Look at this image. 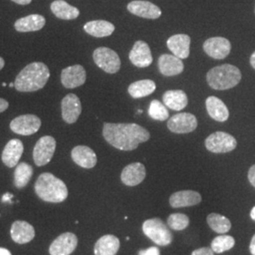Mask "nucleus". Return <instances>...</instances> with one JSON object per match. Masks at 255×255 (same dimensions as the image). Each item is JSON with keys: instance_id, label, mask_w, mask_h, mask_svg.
Instances as JSON below:
<instances>
[{"instance_id": "obj_1", "label": "nucleus", "mask_w": 255, "mask_h": 255, "mask_svg": "<svg viewBox=\"0 0 255 255\" xmlns=\"http://www.w3.org/2000/svg\"><path fill=\"white\" fill-rule=\"evenodd\" d=\"M102 133L111 146L125 151L135 149L150 137L147 129L135 123H105Z\"/></svg>"}, {"instance_id": "obj_2", "label": "nucleus", "mask_w": 255, "mask_h": 255, "mask_svg": "<svg viewBox=\"0 0 255 255\" xmlns=\"http://www.w3.org/2000/svg\"><path fill=\"white\" fill-rule=\"evenodd\" d=\"M50 77L48 67L43 63H31L17 75L14 87L19 92H35L42 89Z\"/></svg>"}, {"instance_id": "obj_3", "label": "nucleus", "mask_w": 255, "mask_h": 255, "mask_svg": "<svg viewBox=\"0 0 255 255\" xmlns=\"http://www.w3.org/2000/svg\"><path fill=\"white\" fill-rule=\"evenodd\" d=\"M34 189L37 196L46 202L60 203L68 197V189L62 180L53 174H41L37 179Z\"/></svg>"}, {"instance_id": "obj_4", "label": "nucleus", "mask_w": 255, "mask_h": 255, "mask_svg": "<svg viewBox=\"0 0 255 255\" xmlns=\"http://www.w3.org/2000/svg\"><path fill=\"white\" fill-rule=\"evenodd\" d=\"M207 82L215 90L231 89L241 81L242 75L237 66L223 64L210 69L207 73Z\"/></svg>"}, {"instance_id": "obj_5", "label": "nucleus", "mask_w": 255, "mask_h": 255, "mask_svg": "<svg viewBox=\"0 0 255 255\" xmlns=\"http://www.w3.org/2000/svg\"><path fill=\"white\" fill-rule=\"evenodd\" d=\"M143 232L145 236L152 240L158 246H167L172 242V234L162 219H147L143 223Z\"/></svg>"}, {"instance_id": "obj_6", "label": "nucleus", "mask_w": 255, "mask_h": 255, "mask_svg": "<svg viewBox=\"0 0 255 255\" xmlns=\"http://www.w3.org/2000/svg\"><path fill=\"white\" fill-rule=\"evenodd\" d=\"M94 62L103 71L109 74L119 72L121 61L119 54L108 47H99L93 53Z\"/></svg>"}, {"instance_id": "obj_7", "label": "nucleus", "mask_w": 255, "mask_h": 255, "mask_svg": "<svg viewBox=\"0 0 255 255\" xmlns=\"http://www.w3.org/2000/svg\"><path fill=\"white\" fill-rule=\"evenodd\" d=\"M237 146L236 138L224 131H217L206 138L205 146L213 153H227Z\"/></svg>"}, {"instance_id": "obj_8", "label": "nucleus", "mask_w": 255, "mask_h": 255, "mask_svg": "<svg viewBox=\"0 0 255 255\" xmlns=\"http://www.w3.org/2000/svg\"><path fill=\"white\" fill-rule=\"evenodd\" d=\"M56 149V140L52 136L41 137L37 141L33 148V160L37 166H43L48 164Z\"/></svg>"}, {"instance_id": "obj_9", "label": "nucleus", "mask_w": 255, "mask_h": 255, "mask_svg": "<svg viewBox=\"0 0 255 255\" xmlns=\"http://www.w3.org/2000/svg\"><path fill=\"white\" fill-rule=\"evenodd\" d=\"M41 120L34 115H24L14 119L9 124L10 129L20 135H31L39 130Z\"/></svg>"}, {"instance_id": "obj_10", "label": "nucleus", "mask_w": 255, "mask_h": 255, "mask_svg": "<svg viewBox=\"0 0 255 255\" xmlns=\"http://www.w3.org/2000/svg\"><path fill=\"white\" fill-rule=\"evenodd\" d=\"M198 127L196 117L189 113H180L167 121V128L175 133H189Z\"/></svg>"}, {"instance_id": "obj_11", "label": "nucleus", "mask_w": 255, "mask_h": 255, "mask_svg": "<svg viewBox=\"0 0 255 255\" xmlns=\"http://www.w3.org/2000/svg\"><path fill=\"white\" fill-rule=\"evenodd\" d=\"M231 43L228 39L223 37H212L203 44L205 53L217 60L226 58L231 52Z\"/></svg>"}, {"instance_id": "obj_12", "label": "nucleus", "mask_w": 255, "mask_h": 255, "mask_svg": "<svg viewBox=\"0 0 255 255\" xmlns=\"http://www.w3.org/2000/svg\"><path fill=\"white\" fill-rule=\"evenodd\" d=\"M78 246V237L73 233H64L49 247L50 255H70Z\"/></svg>"}, {"instance_id": "obj_13", "label": "nucleus", "mask_w": 255, "mask_h": 255, "mask_svg": "<svg viewBox=\"0 0 255 255\" xmlns=\"http://www.w3.org/2000/svg\"><path fill=\"white\" fill-rule=\"evenodd\" d=\"M61 81L65 88L73 89L80 87L86 81V71L80 64L68 66L62 71Z\"/></svg>"}, {"instance_id": "obj_14", "label": "nucleus", "mask_w": 255, "mask_h": 255, "mask_svg": "<svg viewBox=\"0 0 255 255\" xmlns=\"http://www.w3.org/2000/svg\"><path fill=\"white\" fill-rule=\"evenodd\" d=\"M127 9L130 13L142 18L157 19L162 15L161 9L148 1H131L128 4Z\"/></svg>"}, {"instance_id": "obj_15", "label": "nucleus", "mask_w": 255, "mask_h": 255, "mask_svg": "<svg viewBox=\"0 0 255 255\" xmlns=\"http://www.w3.org/2000/svg\"><path fill=\"white\" fill-rule=\"evenodd\" d=\"M131 64L140 68H145L152 64V55L148 45L144 41H137L128 55Z\"/></svg>"}, {"instance_id": "obj_16", "label": "nucleus", "mask_w": 255, "mask_h": 255, "mask_svg": "<svg viewBox=\"0 0 255 255\" xmlns=\"http://www.w3.org/2000/svg\"><path fill=\"white\" fill-rule=\"evenodd\" d=\"M82 114V103L75 94H68L62 101V116L68 124L75 123Z\"/></svg>"}, {"instance_id": "obj_17", "label": "nucleus", "mask_w": 255, "mask_h": 255, "mask_svg": "<svg viewBox=\"0 0 255 255\" xmlns=\"http://www.w3.org/2000/svg\"><path fill=\"white\" fill-rule=\"evenodd\" d=\"M24 152V145L19 139H11L7 143L2 152V162L8 167H14L19 163Z\"/></svg>"}, {"instance_id": "obj_18", "label": "nucleus", "mask_w": 255, "mask_h": 255, "mask_svg": "<svg viewBox=\"0 0 255 255\" xmlns=\"http://www.w3.org/2000/svg\"><path fill=\"white\" fill-rule=\"evenodd\" d=\"M146 167L141 163L128 164L122 170L121 181L127 186H136L146 178Z\"/></svg>"}, {"instance_id": "obj_19", "label": "nucleus", "mask_w": 255, "mask_h": 255, "mask_svg": "<svg viewBox=\"0 0 255 255\" xmlns=\"http://www.w3.org/2000/svg\"><path fill=\"white\" fill-rule=\"evenodd\" d=\"M10 237L17 244H27L35 237V230L26 221L16 220L11 225Z\"/></svg>"}, {"instance_id": "obj_20", "label": "nucleus", "mask_w": 255, "mask_h": 255, "mask_svg": "<svg viewBox=\"0 0 255 255\" xmlns=\"http://www.w3.org/2000/svg\"><path fill=\"white\" fill-rule=\"evenodd\" d=\"M158 67L160 72L166 77H173L182 73L184 69L182 59L175 55L163 54L158 60Z\"/></svg>"}, {"instance_id": "obj_21", "label": "nucleus", "mask_w": 255, "mask_h": 255, "mask_svg": "<svg viewBox=\"0 0 255 255\" xmlns=\"http://www.w3.org/2000/svg\"><path fill=\"white\" fill-rule=\"evenodd\" d=\"M191 39L186 34H175L168 38L166 45L170 51L180 59H186L190 54Z\"/></svg>"}, {"instance_id": "obj_22", "label": "nucleus", "mask_w": 255, "mask_h": 255, "mask_svg": "<svg viewBox=\"0 0 255 255\" xmlns=\"http://www.w3.org/2000/svg\"><path fill=\"white\" fill-rule=\"evenodd\" d=\"M72 160L83 168H93L98 162L97 155L89 146H77L71 151Z\"/></svg>"}, {"instance_id": "obj_23", "label": "nucleus", "mask_w": 255, "mask_h": 255, "mask_svg": "<svg viewBox=\"0 0 255 255\" xmlns=\"http://www.w3.org/2000/svg\"><path fill=\"white\" fill-rule=\"evenodd\" d=\"M201 201V194L192 190L176 192L169 198V203L173 208L194 206L199 204Z\"/></svg>"}, {"instance_id": "obj_24", "label": "nucleus", "mask_w": 255, "mask_h": 255, "mask_svg": "<svg viewBox=\"0 0 255 255\" xmlns=\"http://www.w3.org/2000/svg\"><path fill=\"white\" fill-rule=\"evenodd\" d=\"M205 104L210 118L219 122H225L228 120L230 116L228 108L220 99L212 96L207 98Z\"/></svg>"}, {"instance_id": "obj_25", "label": "nucleus", "mask_w": 255, "mask_h": 255, "mask_svg": "<svg viewBox=\"0 0 255 255\" xmlns=\"http://www.w3.org/2000/svg\"><path fill=\"white\" fill-rule=\"evenodd\" d=\"M120 248L119 238L113 235L101 237L94 248L95 255H116Z\"/></svg>"}, {"instance_id": "obj_26", "label": "nucleus", "mask_w": 255, "mask_h": 255, "mask_svg": "<svg viewBox=\"0 0 255 255\" xmlns=\"http://www.w3.org/2000/svg\"><path fill=\"white\" fill-rule=\"evenodd\" d=\"M46 25V19L40 14H30L18 19L14 23V27L20 32H30L42 29Z\"/></svg>"}, {"instance_id": "obj_27", "label": "nucleus", "mask_w": 255, "mask_h": 255, "mask_svg": "<svg viewBox=\"0 0 255 255\" xmlns=\"http://www.w3.org/2000/svg\"><path fill=\"white\" fill-rule=\"evenodd\" d=\"M164 105L174 111L184 109L188 104V98L182 90H168L163 96Z\"/></svg>"}, {"instance_id": "obj_28", "label": "nucleus", "mask_w": 255, "mask_h": 255, "mask_svg": "<svg viewBox=\"0 0 255 255\" xmlns=\"http://www.w3.org/2000/svg\"><path fill=\"white\" fill-rule=\"evenodd\" d=\"M84 30L92 36L102 38L110 36L115 31V26L105 20L90 21L84 25Z\"/></svg>"}, {"instance_id": "obj_29", "label": "nucleus", "mask_w": 255, "mask_h": 255, "mask_svg": "<svg viewBox=\"0 0 255 255\" xmlns=\"http://www.w3.org/2000/svg\"><path fill=\"white\" fill-rule=\"evenodd\" d=\"M50 9L56 17L63 20H73L80 15V10L78 8L69 5L64 0L53 1L50 5Z\"/></svg>"}, {"instance_id": "obj_30", "label": "nucleus", "mask_w": 255, "mask_h": 255, "mask_svg": "<svg viewBox=\"0 0 255 255\" xmlns=\"http://www.w3.org/2000/svg\"><path fill=\"white\" fill-rule=\"evenodd\" d=\"M156 89V84L151 80H142L138 82H132L128 92L133 99H141L151 95Z\"/></svg>"}, {"instance_id": "obj_31", "label": "nucleus", "mask_w": 255, "mask_h": 255, "mask_svg": "<svg viewBox=\"0 0 255 255\" xmlns=\"http://www.w3.org/2000/svg\"><path fill=\"white\" fill-rule=\"evenodd\" d=\"M33 174L32 166L27 163H20L15 166L14 170V185L18 189L24 188L30 181Z\"/></svg>"}, {"instance_id": "obj_32", "label": "nucleus", "mask_w": 255, "mask_h": 255, "mask_svg": "<svg viewBox=\"0 0 255 255\" xmlns=\"http://www.w3.org/2000/svg\"><path fill=\"white\" fill-rule=\"evenodd\" d=\"M207 223L214 232L219 233V234H225L228 233L229 231L232 228L231 221L229 220L228 218L219 215V214H210L207 217Z\"/></svg>"}, {"instance_id": "obj_33", "label": "nucleus", "mask_w": 255, "mask_h": 255, "mask_svg": "<svg viewBox=\"0 0 255 255\" xmlns=\"http://www.w3.org/2000/svg\"><path fill=\"white\" fill-rule=\"evenodd\" d=\"M236 244L235 238L231 236L221 235L217 237L211 243V249L216 254H223L233 249Z\"/></svg>"}, {"instance_id": "obj_34", "label": "nucleus", "mask_w": 255, "mask_h": 255, "mask_svg": "<svg viewBox=\"0 0 255 255\" xmlns=\"http://www.w3.org/2000/svg\"><path fill=\"white\" fill-rule=\"evenodd\" d=\"M148 116L152 119L159 120V121H164L168 119L169 113L166 109V106L164 103L160 102L157 100L151 101L148 108Z\"/></svg>"}, {"instance_id": "obj_35", "label": "nucleus", "mask_w": 255, "mask_h": 255, "mask_svg": "<svg viewBox=\"0 0 255 255\" xmlns=\"http://www.w3.org/2000/svg\"><path fill=\"white\" fill-rule=\"evenodd\" d=\"M190 223L189 218L181 213H175L171 214L167 218V225L170 229L174 231H182L184 229L187 228Z\"/></svg>"}, {"instance_id": "obj_36", "label": "nucleus", "mask_w": 255, "mask_h": 255, "mask_svg": "<svg viewBox=\"0 0 255 255\" xmlns=\"http://www.w3.org/2000/svg\"><path fill=\"white\" fill-rule=\"evenodd\" d=\"M138 255H161V253L157 247H149L146 250L139 251Z\"/></svg>"}, {"instance_id": "obj_37", "label": "nucleus", "mask_w": 255, "mask_h": 255, "mask_svg": "<svg viewBox=\"0 0 255 255\" xmlns=\"http://www.w3.org/2000/svg\"><path fill=\"white\" fill-rule=\"evenodd\" d=\"M191 255H214V252L211 248H207V247H204V248H201V249H198V250H195Z\"/></svg>"}, {"instance_id": "obj_38", "label": "nucleus", "mask_w": 255, "mask_h": 255, "mask_svg": "<svg viewBox=\"0 0 255 255\" xmlns=\"http://www.w3.org/2000/svg\"><path fill=\"white\" fill-rule=\"evenodd\" d=\"M248 178H249L250 182L255 187V164H254V165L250 168L249 173H248Z\"/></svg>"}, {"instance_id": "obj_39", "label": "nucleus", "mask_w": 255, "mask_h": 255, "mask_svg": "<svg viewBox=\"0 0 255 255\" xmlns=\"http://www.w3.org/2000/svg\"><path fill=\"white\" fill-rule=\"evenodd\" d=\"M9 107V102L4 100V99H0V113L6 111Z\"/></svg>"}, {"instance_id": "obj_40", "label": "nucleus", "mask_w": 255, "mask_h": 255, "mask_svg": "<svg viewBox=\"0 0 255 255\" xmlns=\"http://www.w3.org/2000/svg\"><path fill=\"white\" fill-rule=\"evenodd\" d=\"M250 252L253 255H255V235L252 238L251 245H250Z\"/></svg>"}, {"instance_id": "obj_41", "label": "nucleus", "mask_w": 255, "mask_h": 255, "mask_svg": "<svg viewBox=\"0 0 255 255\" xmlns=\"http://www.w3.org/2000/svg\"><path fill=\"white\" fill-rule=\"evenodd\" d=\"M11 1H13L14 3L19 4V5H27V4H29L32 0H11Z\"/></svg>"}, {"instance_id": "obj_42", "label": "nucleus", "mask_w": 255, "mask_h": 255, "mask_svg": "<svg viewBox=\"0 0 255 255\" xmlns=\"http://www.w3.org/2000/svg\"><path fill=\"white\" fill-rule=\"evenodd\" d=\"M0 255H11V254L9 253V251H8L7 249L0 248Z\"/></svg>"}, {"instance_id": "obj_43", "label": "nucleus", "mask_w": 255, "mask_h": 255, "mask_svg": "<svg viewBox=\"0 0 255 255\" xmlns=\"http://www.w3.org/2000/svg\"><path fill=\"white\" fill-rule=\"evenodd\" d=\"M11 198H12V196H11L10 194H5V195L3 196V198H2V201H4V202L6 201H9V199H11Z\"/></svg>"}, {"instance_id": "obj_44", "label": "nucleus", "mask_w": 255, "mask_h": 255, "mask_svg": "<svg viewBox=\"0 0 255 255\" xmlns=\"http://www.w3.org/2000/svg\"><path fill=\"white\" fill-rule=\"evenodd\" d=\"M251 64H252V66L255 69V51L252 54V56H251Z\"/></svg>"}, {"instance_id": "obj_45", "label": "nucleus", "mask_w": 255, "mask_h": 255, "mask_svg": "<svg viewBox=\"0 0 255 255\" xmlns=\"http://www.w3.org/2000/svg\"><path fill=\"white\" fill-rule=\"evenodd\" d=\"M251 218L255 221V206L252 209V211H251Z\"/></svg>"}, {"instance_id": "obj_46", "label": "nucleus", "mask_w": 255, "mask_h": 255, "mask_svg": "<svg viewBox=\"0 0 255 255\" xmlns=\"http://www.w3.org/2000/svg\"><path fill=\"white\" fill-rule=\"evenodd\" d=\"M4 65H5V61H4V59H3V58H1V57H0V70L4 67Z\"/></svg>"}, {"instance_id": "obj_47", "label": "nucleus", "mask_w": 255, "mask_h": 255, "mask_svg": "<svg viewBox=\"0 0 255 255\" xmlns=\"http://www.w3.org/2000/svg\"><path fill=\"white\" fill-rule=\"evenodd\" d=\"M9 87H13L14 86V82H10L9 84Z\"/></svg>"}, {"instance_id": "obj_48", "label": "nucleus", "mask_w": 255, "mask_h": 255, "mask_svg": "<svg viewBox=\"0 0 255 255\" xmlns=\"http://www.w3.org/2000/svg\"><path fill=\"white\" fill-rule=\"evenodd\" d=\"M6 85H7L6 82H3V83H2V86H6Z\"/></svg>"}]
</instances>
